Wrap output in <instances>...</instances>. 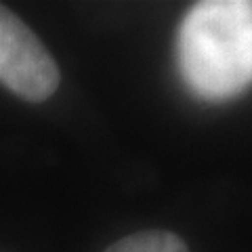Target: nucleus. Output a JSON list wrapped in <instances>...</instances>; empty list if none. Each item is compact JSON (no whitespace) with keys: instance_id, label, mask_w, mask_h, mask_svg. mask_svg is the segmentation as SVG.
I'll use <instances>...</instances> for the list:
<instances>
[{"instance_id":"obj_1","label":"nucleus","mask_w":252,"mask_h":252,"mask_svg":"<svg viewBox=\"0 0 252 252\" xmlns=\"http://www.w3.org/2000/svg\"><path fill=\"white\" fill-rule=\"evenodd\" d=\"M177 63L181 78L200 99L227 101L244 93L252 78V4H193L179 28Z\"/></svg>"},{"instance_id":"obj_2","label":"nucleus","mask_w":252,"mask_h":252,"mask_svg":"<svg viewBox=\"0 0 252 252\" xmlns=\"http://www.w3.org/2000/svg\"><path fill=\"white\" fill-rule=\"evenodd\" d=\"M59 82V67L40 38L0 4V84L30 103H42Z\"/></svg>"},{"instance_id":"obj_3","label":"nucleus","mask_w":252,"mask_h":252,"mask_svg":"<svg viewBox=\"0 0 252 252\" xmlns=\"http://www.w3.org/2000/svg\"><path fill=\"white\" fill-rule=\"evenodd\" d=\"M105 252H189L177 233L166 229H147L118 240Z\"/></svg>"}]
</instances>
